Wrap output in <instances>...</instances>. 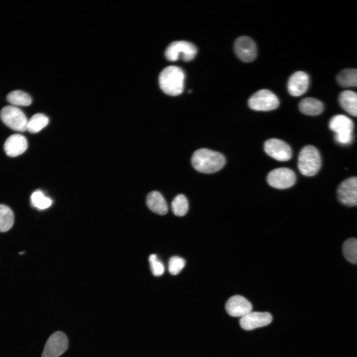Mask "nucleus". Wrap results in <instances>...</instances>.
<instances>
[{"label":"nucleus","mask_w":357,"mask_h":357,"mask_svg":"<svg viewBox=\"0 0 357 357\" xmlns=\"http://www.w3.org/2000/svg\"><path fill=\"white\" fill-rule=\"evenodd\" d=\"M191 161L193 167L196 171L205 174L218 172L226 163L223 155L206 148L195 151L192 156Z\"/></svg>","instance_id":"obj_1"},{"label":"nucleus","mask_w":357,"mask_h":357,"mask_svg":"<svg viewBox=\"0 0 357 357\" xmlns=\"http://www.w3.org/2000/svg\"><path fill=\"white\" fill-rule=\"evenodd\" d=\"M184 78V73L181 68L176 66H169L160 73L159 85L166 94L178 96L183 92Z\"/></svg>","instance_id":"obj_2"},{"label":"nucleus","mask_w":357,"mask_h":357,"mask_svg":"<svg viewBox=\"0 0 357 357\" xmlns=\"http://www.w3.org/2000/svg\"><path fill=\"white\" fill-rule=\"evenodd\" d=\"M321 166L320 154L315 147L307 145L301 150L298 158V168L303 175L307 177L315 175Z\"/></svg>","instance_id":"obj_3"},{"label":"nucleus","mask_w":357,"mask_h":357,"mask_svg":"<svg viewBox=\"0 0 357 357\" xmlns=\"http://www.w3.org/2000/svg\"><path fill=\"white\" fill-rule=\"evenodd\" d=\"M329 128L335 133V140L342 145H348L353 139L354 124L353 120L343 115L333 117L329 123Z\"/></svg>","instance_id":"obj_4"},{"label":"nucleus","mask_w":357,"mask_h":357,"mask_svg":"<svg viewBox=\"0 0 357 357\" xmlns=\"http://www.w3.org/2000/svg\"><path fill=\"white\" fill-rule=\"evenodd\" d=\"M197 50L193 44L185 41H178L171 43L167 48L165 55L167 59L174 61L181 59L189 61L195 57Z\"/></svg>","instance_id":"obj_5"},{"label":"nucleus","mask_w":357,"mask_h":357,"mask_svg":"<svg viewBox=\"0 0 357 357\" xmlns=\"http://www.w3.org/2000/svg\"><path fill=\"white\" fill-rule=\"evenodd\" d=\"M0 117L3 122L10 128L20 132L27 130L28 119L19 108L14 106H6L1 110Z\"/></svg>","instance_id":"obj_6"},{"label":"nucleus","mask_w":357,"mask_h":357,"mask_svg":"<svg viewBox=\"0 0 357 357\" xmlns=\"http://www.w3.org/2000/svg\"><path fill=\"white\" fill-rule=\"evenodd\" d=\"M249 107L255 111H269L278 108L279 101L271 91L261 89L253 94L248 101Z\"/></svg>","instance_id":"obj_7"},{"label":"nucleus","mask_w":357,"mask_h":357,"mask_svg":"<svg viewBox=\"0 0 357 357\" xmlns=\"http://www.w3.org/2000/svg\"><path fill=\"white\" fill-rule=\"evenodd\" d=\"M68 347L66 335L62 332L56 331L47 340L42 357H59L67 350Z\"/></svg>","instance_id":"obj_8"},{"label":"nucleus","mask_w":357,"mask_h":357,"mask_svg":"<svg viewBox=\"0 0 357 357\" xmlns=\"http://www.w3.org/2000/svg\"><path fill=\"white\" fill-rule=\"evenodd\" d=\"M296 180L295 173L287 168H279L271 171L267 175L268 183L276 188L285 189L293 186Z\"/></svg>","instance_id":"obj_9"},{"label":"nucleus","mask_w":357,"mask_h":357,"mask_svg":"<svg viewBox=\"0 0 357 357\" xmlns=\"http://www.w3.org/2000/svg\"><path fill=\"white\" fill-rule=\"evenodd\" d=\"M265 152L271 157L279 161H287L292 156L290 146L285 142L277 138H271L264 144Z\"/></svg>","instance_id":"obj_10"},{"label":"nucleus","mask_w":357,"mask_h":357,"mask_svg":"<svg viewBox=\"0 0 357 357\" xmlns=\"http://www.w3.org/2000/svg\"><path fill=\"white\" fill-rule=\"evenodd\" d=\"M337 195L339 201L343 205H357V177L344 180L338 187Z\"/></svg>","instance_id":"obj_11"},{"label":"nucleus","mask_w":357,"mask_h":357,"mask_svg":"<svg viewBox=\"0 0 357 357\" xmlns=\"http://www.w3.org/2000/svg\"><path fill=\"white\" fill-rule=\"evenodd\" d=\"M234 50L237 57L244 62H251L257 56L256 44L247 36H240L236 40Z\"/></svg>","instance_id":"obj_12"},{"label":"nucleus","mask_w":357,"mask_h":357,"mask_svg":"<svg viewBox=\"0 0 357 357\" xmlns=\"http://www.w3.org/2000/svg\"><path fill=\"white\" fill-rule=\"evenodd\" d=\"M272 320V316L268 312H251L241 317L239 324L243 329L251 330L266 326Z\"/></svg>","instance_id":"obj_13"},{"label":"nucleus","mask_w":357,"mask_h":357,"mask_svg":"<svg viewBox=\"0 0 357 357\" xmlns=\"http://www.w3.org/2000/svg\"><path fill=\"white\" fill-rule=\"evenodd\" d=\"M252 309L251 303L239 295L231 297L226 304L227 312L233 317H242L251 312Z\"/></svg>","instance_id":"obj_14"},{"label":"nucleus","mask_w":357,"mask_h":357,"mask_svg":"<svg viewBox=\"0 0 357 357\" xmlns=\"http://www.w3.org/2000/svg\"><path fill=\"white\" fill-rule=\"evenodd\" d=\"M309 85V77L306 73L298 71L290 77L288 83L289 93L294 96H299L304 94Z\"/></svg>","instance_id":"obj_15"},{"label":"nucleus","mask_w":357,"mask_h":357,"mask_svg":"<svg viewBox=\"0 0 357 357\" xmlns=\"http://www.w3.org/2000/svg\"><path fill=\"white\" fill-rule=\"evenodd\" d=\"M26 138L19 134H14L9 136L4 144V149L6 155L14 157L23 153L27 148Z\"/></svg>","instance_id":"obj_16"},{"label":"nucleus","mask_w":357,"mask_h":357,"mask_svg":"<svg viewBox=\"0 0 357 357\" xmlns=\"http://www.w3.org/2000/svg\"><path fill=\"white\" fill-rule=\"evenodd\" d=\"M342 108L349 114L357 117V93L345 90L342 92L338 98Z\"/></svg>","instance_id":"obj_17"},{"label":"nucleus","mask_w":357,"mask_h":357,"mask_svg":"<svg viewBox=\"0 0 357 357\" xmlns=\"http://www.w3.org/2000/svg\"><path fill=\"white\" fill-rule=\"evenodd\" d=\"M146 204L152 211L158 214L162 215L168 212L167 203L158 191H152L148 193L146 198Z\"/></svg>","instance_id":"obj_18"},{"label":"nucleus","mask_w":357,"mask_h":357,"mask_svg":"<svg viewBox=\"0 0 357 357\" xmlns=\"http://www.w3.org/2000/svg\"><path fill=\"white\" fill-rule=\"evenodd\" d=\"M323 103L320 100L313 98H304L299 104L300 111L307 115H318L323 112Z\"/></svg>","instance_id":"obj_19"},{"label":"nucleus","mask_w":357,"mask_h":357,"mask_svg":"<svg viewBox=\"0 0 357 357\" xmlns=\"http://www.w3.org/2000/svg\"><path fill=\"white\" fill-rule=\"evenodd\" d=\"M337 81L343 87H357V69L346 68L337 75Z\"/></svg>","instance_id":"obj_20"},{"label":"nucleus","mask_w":357,"mask_h":357,"mask_svg":"<svg viewBox=\"0 0 357 357\" xmlns=\"http://www.w3.org/2000/svg\"><path fill=\"white\" fill-rule=\"evenodd\" d=\"M13 223L14 215L11 209L5 205L0 204V232L8 231Z\"/></svg>","instance_id":"obj_21"},{"label":"nucleus","mask_w":357,"mask_h":357,"mask_svg":"<svg viewBox=\"0 0 357 357\" xmlns=\"http://www.w3.org/2000/svg\"><path fill=\"white\" fill-rule=\"evenodd\" d=\"M49 123V119L45 115L38 113L34 115L28 120L27 130L35 133L44 128Z\"/></svg>","instance_id":"obj_22"},{"label":"nucleus","mask_w":357,"mask_h":357,"mask_svg":"<svg viewBox=\"0 0 357 357\" xmlns=\"http://www.w3.org/2000/svg\"><path fill=\"white\" fill-rule=\"evenodd\" d=\"M7 101L14 106H27L31 104L32 99L27 93L15 90L9 92L7 96Z\"/></svg>","instance_id":"obj_23"},{"label":"nucleus","mask_w":357,"mask_h":357,"mask_svg":"<svg viewBox=\"0 0 357 357\" xmlns=\"http://www.w3.org/2000/svg\"><path fill=\"white\" fill-rule=\"evenodd\" d=\"M343 252L348 261L357 264V239L351 238L346 240L343 245Z\"/></svg>","instance_id":"obj_24"},{"label":"nucleus","mask_w":357,"mask_h":357,"mask_svg":"<svg viewBox=\"0 0 357 357\" xmlns=\"http://www.w3.org/2000/svg\"><path fill=\"white\" fill-rule=\"evenodd\" d=\"M171 207L175 215L179 217L185 215L188 209L187 198L183 194L177 195L172 201Z\"/></svg>","instance_id":"obj_25"},{"label":"nucleus","mask_w":357,"mask_h":357,"mask_svg":"<svg viewBox=\"0 0 357 357\" xmlns=\"http://www.w3.org/2000/svg\"><path fill=\"white\" fill-rule=\"evenodd\" d=\"M32 204L39 209H45L49 207L52 203V200L46 196L44 193L37 190L34 192L31 196Z\"/></svg>","instance_id":"obj_26"},{"label":"nucleus","mask_w":357,"mask_h":357,"mask_svg":"<svg viewBox=\"0 0 357 357\" xmlns=\"http://www.w3.org/2000/svg\"><path fill=\"white\" fill-rule=\"evenodd\" d=\"M185 264V261L183 258L177 256H173L169 261V271L172 275H177L182 270Z\"/></svg>","instance_id":"obj_27"},{"label":"nucleus","mask_w":357,"mask_h":357,"mask_svg":"<svg viewBox=\"0 0 357 357\" xmlns=\"http://www.w3.org/2000/svg\"><path fill=\"white\" fill-rule=\"evenodd\" d=\"M151 270L155 276H161L164 272V266L162 262L158 259L156 254H153L149 257Z\"/></svg>","instance_id":"obj_28"}]
</instances>
